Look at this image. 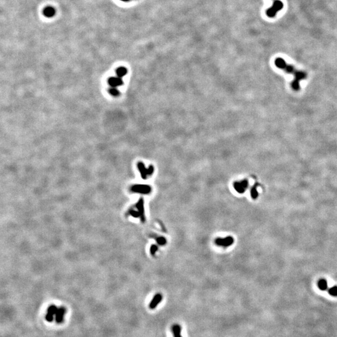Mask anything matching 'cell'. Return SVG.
<instances>
[{"instance_id":"1","label":"cell","mask_w":337,"mask_h":337,"mask_svg":"<svg viewBox=\"0 0 337 337\" xmlns=\"http://www.w3.org/2000/svg\"><path fill=\"white\" fill-rule=\"evenodd\" d=\"M137 168L143 179H146L149 176H151L154 171V168L152 166H150L148 168H146L142 162L137 163Z\"/></svg>"},{"instance_id":"2","label":"cell","mask_w":337,"mask_h":337,"mask_svg":"<svg viewBox=\"0 0 337 337\" xmlns=\"http://www.w3.org/2000/svg\"><path fill=\"white\" fill-rule=\"evenodd\" d=\"M130 190L132 192L146 195L151 192V187L146 184H135L130 187Z\"/></svg>"},{"instance_id":"3","label":"cell","mask_w":337,"mask_h":337,"mask_svg":"<svg viewBox=\"0 0 337 337\" xmlns=\"http://www.w3.org/2000/svg\"><path fill=\"white\" fill-rule=\"evenodd\" d=\"M283 8V3L279 0H275L271 8L267 11V16L270 18H273L275 16L276 13L281 10Z\"/></svg>"},{"instance_id":"4","label":"cell","mask_w":337,"mask_h":337,"mask_svg":"<svg viewBox=\"0 0 337 337\" xmlns=\"http://www.w3.org/2000/svg\"><path fill=\"white\" fill-rule=\"evenodd\" d=\"M215 242L218 246L228 247L229 246H231L233 244L234 240L232 237H227L225 238H217L216 239Z\"/></svg>"},{"instance_id":"5","label":"cell","mask_w":337,"mask_h":337,"mask_svg":"<svg viewBox=\"0 0 337 337\" xmlns=\"http://www.w3.org/2000/svg\"><path fill=\"white\" fill-rule=\"evenodd\" d=\"M248 182L247 180H243L240 182H236L233 183V186L238 193L243 194L245 192L247 188L248 187Z\"/></svg>"},{"instance_id":"6","label":"cell","mask_w":337,"mask_h":337,"mask_svg":"<svg viewBox=\"0 0 337 337\" xmlns=\"http://www.w3.org/2000/svg\"><path fill=\"white\" fill-rule=\"evenodd\" d=\"M136 207L137 211L140 214V218L142 222H145V210H144V202L142 198L139 199L138 202L136 204Z\"/></svg>"},{"instance_id":"7","label":"cell","mask_w":337,"mask_h":337,"mask_svg":"<svg viewBox=\"0 0 337 337\" xmlns=\"http://www.w3.org/2000/svg\"><path fill=\"white\" fill-rule=\"evenodd\" d=\"M57 309L58 308L54 305H51L48 308L47 313L45 317V318L48 321L50 322L53 320L54 318L55 317V315L56 313Z\"/></svg>"},{"instance_id":"8","label":"cell","mask_w":337,"mask_h":337,"mask_svg":"<svg viewBox=\"0 0 337 337\" xmlns=\"http://www.w3.org/2000/svg\"><path fill=\"white\" fill-rule=\"evenodd\" d=\"M66 312V308H64V306H61L60 308H58L54 317L55 320L57 323L58 324L62 323Z\"/></svg>"},{"instance_id":"9","label":"cell","mask_w":337,"mask_h":337,"mask_svg":"<svg viewBox=\"0 0 337 337\" xmlns=\"http://www.w3.org/2000/svg\"><path fill=\"white\" fill-rule=\"evenodd\" d=\"M108 83L112 87H117L123 84V81L119 77H111L108 79Z\"/></svg>"},{"instance_id":"10","label":"cell","mask_w":337,"mask_h":337,"mask_svg":"<svg viewBox=\"0 0 337 337\" xmlns=\"http://www.w3.org/2000/svg\"><path fill=\"white\" fill-rule=\"evenodd\" d=\"M163 300V295L160 294H156L153 297L152 301L149 303V308L151 309H154L157 307L158 304L161 302Z\"/></svg>"},{"instance_id":"11","label":"cell","mask_w":337,"mask_h":337,"mask_svg":"<svg viewBox=\"0 0 337 337\" xmlns=\"http://www.w3.org/2000/svg\"><path fill=\"white\" fill-rule=\"evenodd\" d=\"M56 14V10L52 6H47L43 10L44 16L47 18H52Z\"/></svg>"},{"instance_id":"12","label":"cell","mask_w":337,"mask_h":337,"mask_svg":"<svg viewBox=\"0 0 337 337\" xmlns=\"http://www.w3.org/2000/svg\"><path fill=\"white\" fill-rule=\"evenodd\" d=\"M181 327L178 324H175L172 327V331L174 337H182L181 336Z\"/></svg>"},{"instance_id":"13","label":"cell","mask_w":337,"mask_h":337,"mask_svg":"<svg viewBox=\"0 0 337 337\" xmlns=\"http://www.w3.org/2000/svg\"><path fill=\"white\" fill-rule=\"evenodd\" d=\"M116 72L118 77L122 78V77L125 76L126 75V74L127 73V69L124 67H119L116 69Z\"/></svg>"},{"instance_id":"14","label":"cell","mask_w":337,"mask_h":337,"mask_svg":"<svg viewBox=\"0 0 337 337\" xmlns=\"http://www.w3.org/2000/svg\"><path fill=\"white\" fill-rule=\"evenodd\" d=\"M275 64L278 68L283 69L287 65L286 63H285V61L283 59H282V58H277V59L275 60Z\"/></svg>"},{"instance_id":"15","label":"cell","mask_w":337,"mask_h":337,"mask_svg":"<svg viewBox=\"0 0 337 337\" xmlns=\"http://www.w3.org/2000/svg\"><path fill=\"white\" fill-rule=\"evenodd\" d=\"M327 282L325 279H321L318 283V287L321 290H326L327 289Z\"/></svg>"},{"instance_id":"16","label":"cell","mask_w":337,"mask_h":337,"mask_svg":"<svg viewBox=\"0 0 337 337\" xmlns=\"http://www.w3.org/2000/svg\"><path fill=\"white\" fill-rule=\"evenodd\" d=\"M127 214L134 218H140V214H139V212L138 211L135 210L133 209H129L127 212Z\"/></svg>"},{"instance_id":"17","label":"cell","mask_w":337,"mask_h":337,"mask_svg":"<svg viewBox=\"0 0 337 337\" xmlns=\"http://www.w3.org/2000/svg\"><path fill=\"white\" fill-rule=\"evenodd\" d=\"M109 92L114 97H118L120 94L119 91L116 88V87H111V88H110L109 89Z\"/></svg>"},{"instance_id":"18","label":"cell","mask_w":337,"mask_h":337,"mask_svg":"<svg viewBox=\"0 0 337 337\" xmlns=\"http://www.w3.org/2000/svg\"><path fill=\"white\" fill-rule=\"evenodd\" d=\"M295 79L299 81V80H301L302 79H304L306 77V75L305 74L304 72H295Z\"/></svg>"},{"instance_id":"19","label":"cell","mask_w":337,"mask_h":337,"mask_svg":"<svg viewBox=\"0 0 337 337\" xmlns=\"http://www.w3.org/2000/svg\"><path fill=\"white\" fill-rule=\"evenodd\" d=\"M256 187H257V186H254L252 188L251 192V197H252V198H253V199H257L258 195H259V194H258V192H257V188H256Z\"/></svg>"},{"instance_id":"20","label":"cell","mask_w":337,"mask_h":337,"mask_svg":"<svg viewBox=\"0 0 337 337\" xmlns=\"http://www.w3.org/2000/svg\"><path fill=\"white\" fill-rule=\"evenodd\" d=\"M156 242L157 243L160 245H166V244L167 243V240L166 239L163 237H159L156 239Z\"/></svg>"},{"instance_id":"21","label":"cell","mask_w":337,"mask_h":337,"mask_svg":"<svg viewBox=\"0 0 337 337\" xmlns=\"http://www.w3.org/2000/svg\"><path fill=\"white\" fill-rule=\"evenodd\" d=\"M328 293L329 294L332 296L337 297V287L335 286L330 289L328 290Z\"/></svg>"},{"instance_id":"22","label":"cell","mask_w":337,"mask_h":337,"mask_svg":"<svg viewBox=\"0 0 337 337\" xmlns=\"http://www.w3.org/2000/svg\"><path fill=\"white\" fill-rule=\"evenodd\" d=\"M157 251H158V247H157V245H151V247L150 248V253L152 256H154L156 254V253L157 252Z\"/></svg>"},{"instance_id":"23","label":"cell","mask_w":337,"mask_h":337,"mask_svg":"<svg viewBox=\"0 0 337 337\" xmlns=\"http://www.w3.org/2000/svg\"><path fill=\"white\" fill-rule=\"evenodd\" d=\"M299 81L295 79L294 82L292 83V87L293 88H294L295 90H298L299 89V83H298Z\"/></svg>"},{"instance_id":"24","label":"cell","mask_w":337,"mask_h":337,"mask_svg":"<svg viewBox=\"0 0 337 337\" xmlns=\"http://www.w3.org/2000/svg\"><path fill=\"white\" fill-rule=\"evenodd\" d=\"M285 71H286L287 72H292L294 71V68L293 66L290 65H287V66L285 67V68L284 69Z\"/></svg>"},{"instance_id":"25","label":"cell","mask_w":337,"mask_h":337,"mask_svg":"<svg viewBox=\"0 0 337 337\" xmlns=\"http://www.w3.org/2000/svg\"><path fill=\"white\" fill-rule=\"evenodd\" d=\"M121 1H126H126H130V0H121Z\"/></svg>"}]
</instances>
